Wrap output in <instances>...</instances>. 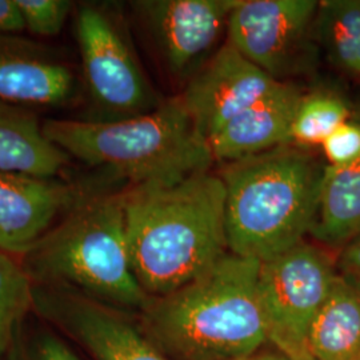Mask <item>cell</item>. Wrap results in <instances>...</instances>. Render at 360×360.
Here are the masks:
<instances>
[{
    "label": "cell",
    "instance_id": "cell-1",
    "mask_svg": "<svg viewBox=\"0 0 360 360\" xmlns=\"http://www.w3.org/2000/svg\"><path fill=\"white\" fill-rule=\"evenodd\" d=\"M124 205L131 266L150 297L193 282L230 252L219 174L127 186Z\"/></svg>",
    "mask_w": 360,
    "mask_h": 360
},
{
    "label": "cell",
    "instance_id": "cell-2",
    "mask_svg": "<svg viewBox=\"0 0 360 360\" xmlns=\"http://www.w3.org/2000/svg\"><path fill=\"white\" fill-rule=\"evenodd\" d=\"M260 262L227 252L210 270L138 314L169 360H243L267 345L257 297Z\"/></svg>",
    "mask_w": 360,
    "mask_h": 360
},
{
    "label": "cell",
    "instance_id": "cell-3",
    "mask_svg": "<svg viewBox=\"0 0 360 360\" xmlns=\"http://www.w3.org/2000/svg\"><path fill=\"white\" fill-rule=\"evenodd\" d=\"M324 167L290 144L226 163L219 176L229 251L263 263L304 242L318 219Z\"/></svg>",
    "mask_w": 360,
    "mask_h": 360
},
{
    "label": "cell",
    "instance_id": "cell-4",
    "mask_svg": "<svg viewBox=\"0 0 360 360\" xmlns=\"http://www.w3.org/2000/svg\"><path fill=\"white\" fill-rule=\"evenodd\" d=\"M34 285L75 291L138 315L150 296L131 266L124 188H98L19 257Z\"/></svg>",
    "mask_w": 360,
    "mask_h": 360
},
{
    "label": "cell",
    "instance_id": "cell-5",
    "mask_svg": "<svg viewBox=\"0 0 360 360\" xmlns=\"http://www.w3.org/2000/svg\"><path fill=\"white\" fill-rule=\"evenodd\" d=\"M43 132L65 155L104 168L127 186L175 181L210 171L215 163L180 96L119 120L49 119Z\"/></svg>",
    "mask_w": 360,
    "mask_h": 360
},
{
    "label": "cell",
    "instance_id": "cell-6",
    "mask_svg": "<svg viewBox=\"0 0 360 360\" xmlns=\"http://www.w3.org/2000/svg\"><path fill=\"white\" fill-rule=\"evenodd\" d=\"M75 16L82 84L92 111L87 120L142 115L165 102L144 74L124 22L112 6L80 3Z\"/></svg>",
    "mask_w": 360,
    "mask_h": 360
},
{
    "label": "cell",
    "instance_id": "cell-7",
    "mask_svg": "<svg viewBox=\"0 0 360 360\" xmlns=\"http://www.w3.org/2000/svg\"><path fill=\"white\" fill-rule=\"evenodd\" d=\"M339 275L336 259L307 240L260 263L257 297L267 343L291 360H314L309 334Z\"/></svg>",
    "mask_w": 360,
    "mask_h": 360
},
{
    "label": "cell",
    "instance_id": "cell-8",
    "mask_svg": "<svg viewBox=\"0 0 360 360\" xmlns=\"http://www.w3.org/2000/svg\"><path fill=\"white\" fill-rule=\"evenodd\" d=\"M315 0H238L227 22V43L278 82L312 71Z\"/></svg>",
    "mask_w": 360,
    "mask_h": 360
},
{
    "label": "cell",
    "instance_id": "cell-9",
    "mask_svg": "<svg viewBox=\"0 0 360 360\" xmlns=\"http://www.w3.org/2000/svg\"><path fill=\"white\" fill-rule=\"evenodd\" d=\"M34 311L94 360H169L129 312L75 291L34 285Z\"/></svg>",
    "mask_w": 360,
    "mask_h": 360
},
{
    "label": "cell",
    "instance_id": "cell-10",
    "mask_svg": "<svg viewBox=\"0 0 360 360\" xmlns=\"http://www.w3.org/2000/svg\"><path fill=\"white\" fill-rule=\"evenodd\" d=\"M278 83L226 41L206 65L195 71L180 99L208 143L232 117L267 95Z\"/></svg>",
    "mask_w": 360,
    "mask_h": 360
},
{
    "label": "cell",
    "instance_id": "cell-11",
    "mask_svg": "<svg viewBox=\"0 0 360 360\" xmlns=\"http://www.w3.org/2000/svg\"><path fill=\"white\" fill-rule=\"evenodd\" d=\"M238 0H142L132 7L147 27L168 70L195 71L226 31Z\"/></svg>",
    "mask_w": 360,
    "mask_h": 360
},
{
    "label": "cell",
    "instance_id": "cell-12",
    "mask_svg": "<svg viewBox=\"0 0 360 360\" xmlns=\"http://www.w3.org/2000/svg\"><path fill=\"white\" fill-rule=\"evenodd\" d=\"M98 186L0 169V250L20 257Z\"/></svg>",
    "mask_w": 360,
    "mask_h": 360
},
{
    "label": "cell",
    "instance_id": "cell-13",
    "mask_svg": "<svg viewBox=\"0 0 360 360\" xmlns=\"http://www.w3.org/2000/svg\"><path fill=\"white\" fill-rule=\"evenodd\" d=\"M72 67L38 40L0 35V99L22 107H65L79 95Z\"/></svg>",
    "mask_w": 360,
    "mask_h": 360
},
{
    "label": "cell",
    "instance_id": "cell-14",
    "mask_svg": "<svg viewBox=\"0 0 360 360\" xmlns=\"http://www.w3.org/2000/svg\"><path fill=\"white\" fill-rule=\"evenodd\" d=\"M302 94V87L294 80L279 82L274 90L232 117L208 139L214 160L226 165L288 144Z\"/></svg>",
    "mask_w": 360,
    "mask_h": 360
},
{
    "label": "cell",
    "instance_id": "cell-15",
    "mask_svg": "<svg viewBox=\"0 0 360 360\" xmlns=\"http://www.w3.org/2000/svg\"><path fill=\"white\" fill-rule=\"evenodd\" d=\"M70 156L52 144L31 108L0 99V169L56 178Z\"/></svg>",
    "mask_w": 360,
    "mask_h": 360
},
{
    "label": "cell",
    "instance_id": "cell-16",
    "mask_svg": "<svg viewBox=\"0 0 360 360\" xmlns=\"http://www.w3.org/2000/svg\"><path fill=\"white\" fill-rule=\"evenodd\" d=\"M314 360H360V284L339 274L309 334Z\"/></svg>",
    "mask_w": 360,
    "mask_h": 360
},
{
    "label": "cell",
    "instance_id": "cell-17",
    "mask_svg": "<svg viewBox=\"0 0 360 360\" xmlns=\"http://www.w3.org/2000/svg\"><path fill=\"white\" fill-rule=\"evenodd\" d=\"M360 235V158L347 166H326L319 212L311 236L328 248H342Z\"/></svg>",
    "mask_w": 360,
    "mask_h": 360
},
{
    "label": "cell",
    "instance_id": "cell-18",
    "mask_svg": "<svg viewBox=\"0 0 360 360\" xmlns=\"http://www.w3.org/2000/svg\"><path fill=\"white\" fill-rule=\"evenodd\" d=\"M312 31L318 49L339 71L360 77V0L319 1Z\"/></svg>",
    "mask_w": 360,
    "mask_h": 360
},
{
    "label": "cell",
    "instance_id": "cell-19",
    "mask_svg": "<svg viewBox=\"0 0 360 360\" xmlns=\"http://www.w3.org/2000/svg\"><path fill=\"white\" fill-rule=\"evenodd\" d=\"M354 108L333 90L303 91L292 117L288 144L309 151L347 122Z\"/></svg>",
    "mask_w": 360,
    "mask_h": 360
},
{
    "label": "cell",
    "instance_id": "cell-20",
    "mask_svg": "<svg viewBox=\"0 0 360 360\" xmlns=\"http://www.w3.org/2000/svg\"><path fill=\"white\" fill-rule=\"evenodd\" d=\"M30 311H34V283L19 257L0 250V360L10 352Z\"/></svg>",
    "mask_w": 360,
    "mask_h": 360
},
{
    "label": "cell",
    "instance_id": "cell-21",
    "mask_svg": "<svg viewBox=\"0 0 360 360\" xmlns=\"http://www.w3.org/2000/svg\"><path fill=\"white\" fill-rule=\"evenodd\" d=\"M25 27L38 38H52L60 34L74 3L68 0H15Z\"/></svg>",
    "mask_w": 360,
    "mask_h": 360
},
{
    "label": "cell",
    "instance_id": "cell-22",
    "mask_svg": "<svg viewBox=\"0 0 360 360\" xmlns=\"http://www.w3.org/2000/svg\"><path fill=\"white\" fill-rule=\"evenodd\" d=\"M327 166L342 167L360 158V108L323 142Z\"/></svg>",
    "mask_w": 360,
    "mask_h": 360
},
{
    "label": "cell",
    "instance_id": "cell-23",
    "mask_svg": "<svg viewBox=\"0 0 360 360\" xmlns=\"http://www.w3.org/2000/svg\"><path fill=\"white\" fill-rule=\"evenodd\" d=\"M32 360H82L58 335L43 333L34 343Z\"/></svg>",
    "mask_w": 360,
    "mask_h": 360
},
{
    "label": "cell",
    "instance_id": "cell-24",
    "mask_svg": "<svg viewBox=\"0 0 360 360\" xmlns=\"http://www.w3.org/2000/svg\"><path fill=\"white\" fill-rule=\"evenodd\" d=\"M336 267L339 274L360 284V235L340 248Z\"/></svg>",
    "mask_w": 360,
    "mask_h": 360
},
{
    "label": "cell",
    "instance_id": "cell-25",
    "mask_svg": "<svg viewBox=\"0 0 360 360\" xmlns=\"http://www.w3.org/2000/svg\"><path fill=\"white\" fill-rule=\"evenodd\" d=\"M26 31L15 0H0V35H20Z\"/></svg>",
    "mask_w": 360,
    "mask_h": 360
},
{
    "label": "cell",
    "instance_id": "cell-26",
    "mask_svg": "<svg viewBox=\"0 0 360 360\" xmlns=\"http://www.w3.org/2000/svg\"><path fill=\"white\" fill-rule=\"evenodd\" d=\"M243 360H291L287 356L282 355L281 352L278 351H274V352H257L255 355L247 358Z\"/></svg>",
    "mask_w": 360,
    "mask_h": 360
}]
</instances>
